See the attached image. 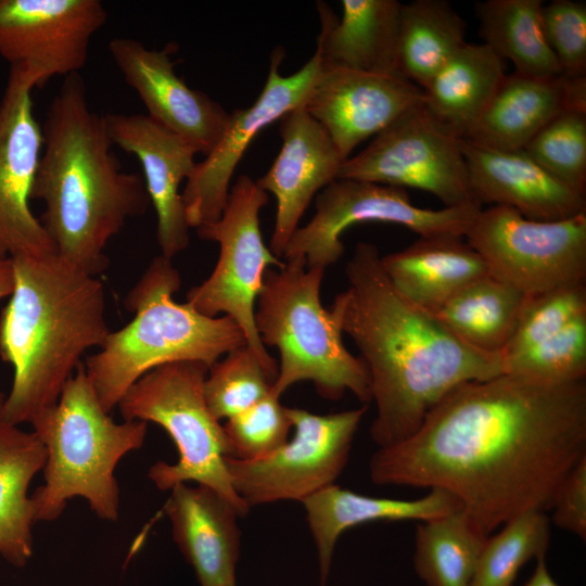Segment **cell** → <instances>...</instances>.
<instances>
[{"label": "cell", "instance_id": "cell-41", "mask_svg": "<svg viewBox=\"0 0 586 586\" xmlns=\"http://www.w3.org/2000/svg\"><path fill=\"white\" fill-rule=\"evenodd\" d=\"M14 288V272L11 258L0 259V300L12 294ZM5 395L0 393V408Z\"/></svg>", "mask_w": 586, "mask_h": 586}, {"label": "cell", "instance_id": "cell-38", "mask_svg": "<svg viewBox=\"0 0 586 586\" xmlns=\"http://www.w3.org/2000/svg\"><path fill=\"white\" fill-rule=\"evenodd\" d=\"M230 457L239 460L263 458L282 446L293 429L289 407L271 393L227 419L222 424Z\"/></svg>", "mask_w": 586, "mask_h": 586}, {"label": "cell", "instance_id": "cell-29", "mask_svg": "<svg viewBox=\"0 0 586 586\" xmlns=\"http://www.w3.org/2000/svg\"><path fill=\"white\" fill-rule=\"evenodd\" d=\"M466 22L446 0L402 4L396 72L423 89L466 43Z\"/></svg>", "mask_w": 586, "mask_h": 586}, {"label": "cell", "instance_id": "cell-30", "mask_svg": "<svg viewBox=\"0 0 586 586\" xmlns=\"http://www.w3.org/2000/svg\"><path fill=\"white\" fill-rule=\"evenodd\" d=\"M525 296L487 275L455 294L435 315L468 345L501 356L514 332Z\"/></svg>", "mask_w": 586, "mask_h": 586}, {"label": "cell", "instance_id": "cell-33", "mask_svg": "<svg viewBox=\"0 0 586 586\" xmlns=\"http://www.w3.org/2000/svg\"><path fill=\"white\" fill-rule=\"evenodd\" d=\"M501 526L487 537L470 586H511L531 559L546 557L550 542L547 512L530 510Z\"/></svg>", "mask_w": 586, "mask_h": 586}, {"label": "cell", "instance_id": "cell-21", "mask_svg": "<svg viewBox=\"0 0 586 586\" xmlns=\"http://www.w3.org/2000/svg\"><path fill=\"white\" fill-rule=\"evenodd\" d=\"M473 192L481 204L509 206L534 220L586 213V193L550 174L524 150H499L462 139Z\"/></svg>", "mask_w": 586, "mask_h": 586}, {"label": "cell", "instance_id": "cell-43", "mask_svg": "<svg viewBox=\"0 0 586 586\" xmlns=\"http://www.w3.org/2000/svg\"><path fill=\"white\" fill-rule=\"evenodd\" d=\"M228 586H235V584H233V585H228Z\"/></svg>", "mask_w": 586, "mask_h": 586}, {"label": "cell", "instance_id": "cell-18", "mask_svg": "<svg viewBox=\"0 0 586 586\" xmlns=\"http://www.w3.org/2000/svg\"><path fill=\"white\" fill-rule=\"evenodd\" d=\"M176 50L174 43L155 50L124 37L109 42L113 61L145 105L148 116L207 155L219 141L230 113L176 74L171 61Z\"/></svg>", "mask_w": 586, "mask_h": 586}, {"label": "cell", "instance_id": "cell-16", "mask_svg": "<svg viewBox=\"0 0 586 586\" xmlns=\"http://www.w3.org/2000/svg\"><path fill=\"white\" fill-rule=\"evenodd\" d=\"M106 18L99 0H0V55L38 87L78 74Z\"/></svg>", "mask_w": 586, "mask_h": 586}, {"label": "cell", "instance_id": "cell-11", "mask_svg": "<svg viewBox=\"0 0 586 586\" xmlns=\"http://www.w3.org/2000/svg\"><path fill=\"white\" fill-rule=\"evenodd\" d=\"M464 239L489 275L525 295L586 281V213L544 221L492 205L475 215Z\"/></svg>", "mask_w": 586, "mask_h": 586}, {"label": "cell", "instance_id": "cell-14", "mask_svg": "<svg viewBox=\"0 0 586 586\" xmlns=\"http://www.w3.org/2000/svg\"><path fill=\"white\" fill-rule=\"evenodd\" d=\"M282 48H275L265 86L255 102L234 110L214 149L195 164L181 192L190 228L219 219L227 203L234 169L253 139L268 125L303 106L320 71L316 53L297 72L282 76Z\"/></svg>", "mask_w": 586, "mask_h": 586}, {"label": "cell", "instance_id": "cell-6", "mask_svg": "<svg viewBox=\"0 0 586 586\" xmlns=\"http://www.w3.org/2000/svg\"><path fill=\"white\" fill-rule=\"evenodd\" d=\"M46 449L43 484L30 496L35 522L58 520L74 497L84 498L101 520L119 517L120 494L115 470L140 449L148 423H117L101 406L81 364L55 405L29 422Z\"/></svg>", "mask_w": 586, "mask_h": 586}, {"label": "cell", "instance_id": "cell-15", "mask_svg": "<svg viewBox=\"0 0 586 586\" xmlns=\"http://www.w3.org/2000/svg\"><path fill=\"white\" fill-rule=\"evenodd\" d=\"M34 76L11 67L0 102V259L46 257L54 244L29 206L43 148L34 114Z\"/></svg>", "mask_w": 586, "mask_h": 586}, {"label": "cell", "instance_id": "cell-3", "mask_svg": "<svg viewBox=\"0 0 586 586\" xmlns=\"http://www.w3.org/2000/svg\"><path fill=\"white\" fill-rule=\"evenodd\" d=\"M42 133L31 190V199L44 204L39 219L56 255L97 277L109 266V241L151 204L143 178L123 170L104 115L90 110L79 73L65 77Z\"/></svg>", "mask_w": 586, "mask_h": 586}, {"label": "cell", "instance_id": "cell-24", "mask_svg": "<svg viewBox=\"0 0 586 586\" xmlns=\"http://www.w3.org/2000/svg\"><path fill=\"white\" fill-rule=\"evenodd\" d=\"M402 4L397 0H342V16L339 18L330 5L318 1L320 33L315 53L320 64L397 75Z\"/></svg>", "mask_w": 586, "mask_h": 586}, {"label": "cell", "instance_id": "cell-1", "mask_svg": "<svg viewBox=\"0 0 586 586\" xmlns=\"http://www.w3.org/2000/svg\"><path fill=\"white\" fill-rule=\"evenodd\" d=\"M586 457V381L548 383L501 373L449 392L407 440L379 448L378 485L454 495L487 536L512 518L547 512Z\"/></svg>", "mask_w": 586, "mask_h": 586}, {"label": "cell", "instance_id": "cell-36", "mask_svg": "<svg viewBox=\"0 0 586 586\" xmlns=\"http://www.w3.org/2000/svg\"><path fill=\"white\" fill-rule=\"evenodd\" d=\"M523 150L558 179L586 193V109L562 112Z\"/></svg>", "mask_w": 586, "mask_h": 586}, {"label": "cell", "instance_id": "cell-28", "mask_svg": "<svg viewBox=\"0 0 586 586\" xmlns=\"http://www.w3.org/2000/svg\"><path fill=\"white\" fill-rule=\"evenodd\" d=\"M44 463L46 449L34 432L0 420V556L16 568L34 552L28 487Z\"/></svg>", "mask_w": 586, "mask_h": 586}, {"label": "cell", "instance_id": "cell-5", "mask_svg": "<svg viewBox=\"0 0 586 586\" xmlns=\"http://www.w3.org/2000/svg\"><path fill=\"white\" fill-rule=\"evenodd\" d=\"M181 278L171 259L158 255L125 297L132 320L111 331L85 369L103 409L111 413L141 377L176 361H201L211 367L221 355L246 344L228 316L208 317L174 294Z\"/></svg>", "mask_w": 586, "mask_h": 586}, {"label": "cell", "instance_id": "cell-23", "mask_svg": "<svg viewBox=\"0 0 586 586\" xmlns=\"http://www.w3.org/2000/svg\"><path fill=\"white\" fill-rule=\"evenodd\" d=\"M570 109H586V78L506 74L464 140L523 150L550 120Z\"/></svg>", "mask_w": 586, "mask_h": 586}, {"label": "cell", "instance_id": "cell-20", "mask_svg": "<svg viewBox=\"0 0 586 586\" xmlns=\"http://www.w3.org/2000/svg\"><path fill=\"white\" fill-rule=\"evenodd\" d=\"M282 145L257 186L277 201L270 251L282 257L310 201L337 179L344 162L323 127L298 106L280 119Z\"/></svg>", "mask_w": 586, "mask_h": 586}, {"label": "cell", "instance_id": "cell-26", "mask_svg": "<svg viewBox=\"0 0 586 586\" xmlns=\"http://www.w3.org/2000/svg\"><path fill=\"white\" fill-rule=\"evenodd\" d=\"M319 561L320 583L326 586L335 545L346 530L375 521H426L463 509L451 494L433 488L413 500L361 495L336 484L302 501Z\"/></svg>", "mask_w": 586, "mask_h": 586}, {"label": "cell", "instance_id": "cell-13", "mask_svg": "<svg viewBox=\"0 0 586 586\" xmlns=\"http://www.w3.org/2000/svg\"><path fill=\"white\" fill-rule=\"evenodd\" d=\"M482 208H422L415 205L407 191L368 181L336 179L323 188L315 200V214L291 237L282 258L306 259L307 268L326 270L344 253L342 233L361 222L402 225L419 237L466 234Z\"/></svg>", "mask_w": 586, "mask_h": 586}, {"label": "cell", "instance_id": "cell-17", "mask_svg": "<svg viewBox=\"0 0 586 586\" xmlns=\"http://www.w3.org/2000/svg\"><path fill=\"white\" fill-rule=\"evenodd\" d=\"M423 103V90L400 76L320 64L303 106L345 161L362 141Z\"/></svg>", "mask_w": 586, "mask_h": 586}, {"label": "cell", "instance_id": "cell-35", "mask_svg": "<svg viewBox=\"0 0 586 586\" xmlns=\"http://www.w3.org/2000/svg\"><path fill=\"white\" fill-rule=\"evenodd\" d=\"M504 373L548 383L586 378V314L531 348L504 359Z\"/></svg>", "mask_w": 586, "mask_h": 586}, {"label": "cell", "instance_id": "cell-19", "mask_svg": "<svg viewBox=\"0 0 586 586\" xmlns=\"http://www.w3.org/2000/svg\"><path fill=\"white\" fill-rule=\"evenodd\" d=\"M114 145L140 162L143 181L157 216L161 255L171 259L190 242L180 184L191 175L196 150L184 139L143 114L104 115Z\"/></svg>", "mask_w": 586, "mask_h": 586}, {"label": "cell", "instance_id": "cell-27", "mask_svg": "<svg viewBox=\"0 0 586 586\" xmlns=\"http://www.w3.org/2000/svg\"><path fill=\"white\" fill-rule=\"evenodd\" d=\"M506 74V61L486 44L466 42L422 89L424 106L464 139Z\"/></svg>", "mask_w": 586, "mask_h": 586}, {"label": "cell", "instance_id": "cell-39", "mask_svg": "<svg viewBox=\"0 0 586 586\" xmlns=\"http://www.w3.org/2000/svg\"><path fill=\"white\" fill-rule=\"evenodd\" d=\"M545 39L556 55L561 74L586 78V3L553 0L542 7Z\"/></svg>", "mask_w": 586, "mask_h": 586}, {"label": "cell", "instance_id": "cell-37", "mask_svg": "<svg viewBox=\"0 0 586 586\" xmlns=\"http://www.w3.org/2000/svg\"><path fill=\"white\" fill-rule=\"evenodd\" d=\"M586 314V281L526 295L502 360L518 355Z\"/></svg>", "mask_w": 586, "mask_h": 586}, {"label": "cell", "instance_id": "cell-10", "mask_svg": "<svg viewBox=\"0 0 586 586\" xmlns=\"http://www.w3.org/2000/svg\"><path fill=\"white\" fill-rule=\"evenodd\" d=\"M337 179L412 188L436 196L444 207L482 208L456 136L425 109H411L356 155L345 160Z\"/></svg>", "mask_w": 586, "mask_h": 586}, {"label": "cell", "instance_id": "cell-9", "mask_svg": "<svg viewBox=\"0 0 586 586\" xmlns=\"http://www.w3.org/2000/svg\"><path fill=\"white\" fill-rule=\"evenodd\" d=\"M268 200V193L251 177L237 178L219 219L196 228L201 239L219 244V256L209 277L189 290L186 302L205 316L222 313L234 320L275 383L278 362L255 327V303L264 273L285 264L266 246L262 235L259 213Z\"/></svg>", "mask_w": 586, "mask_h": 586}, {"label": "cell", "instance_id": "cell-7", "mask_svg": "<svg viewBox=\"0 0 586 586\" xmlns=\"http://www.w3.org/2000/svg\"><path fill=\"white\" fill-rule=\"evenodd\" d=\"M282 268H268L255 303V327L266 347L280 355L272 393L281 395L301 381L314 383L330 400L352 392L361 403L371 402L367 369L342 341V330L320 300L324 269L307 268L306 259L284 260Z\"/></svg>", "mask_w": 586, "mask_h": 586}, {"label": "cell", "instance_id": "cell-32", "mask_svg": "<svg viewBox=\"0 0 586 586\" xmlns=\"http://www.w3.org/2000/svg\"><path fill=\"white\" fill-rule=\"evenodd\" d=\"M463 509L417 526L413 565L428 586H470L487 539Z\"/></svg>", "mask_w": 586, "mask_h": 586}, {"label": "cell", "instance_id": "cell-22", "mask_svg": "<svg viewBox=\"0 0 586 586\" xmlns=\"http://www.w3.org/2000/svg\"><path fill=\"white\" fill-rule=\"evenodd\" d=\"M164 506L173 539L201 586L235 584L241 532L235 507L213 488L180 483Z\"/></svg>", "mask_w": 586, "mask_h": 586}, {"label": "cell", "instance_id": "cell-31", "mask_svg": "<svg viewBox=\"0 0 586 586\" xmlns=\"http://www.w3.org/2000/svg\"><path fill=\"white\" fill-rule=\"evenodd\" d=\"M542 0H485L475 4L480 36L514 73L532 77L562 75L542 25Z\"/></svg>", "mask_w": 586, "mask_h": 586}, {"label": "cell", "instance_id": "cell-42", "mask_svg": "<svg viewBox=\"0 0 586 586\" xmlns=\"http://www.w3.org/2000/svg\"><path fill=\"white\" fill-rule=\"evenodd\" d=\"M525 586H559L548 571L546 557L537 559L536 568Z\"/></svg>", "mask_w": 586, "mask_h": 586}, {"label": "cell", "instance_id": "cell-4", "mask_svg": "<svg viewBox=\"0 0 586 586\" xmlns=\"http://www.w3.org/2000/svg\"><path fill=\"white\" fill-rule=\"evenodd\" d=\"M14 288L0 315V357L14 370L0 420L18 425L52 407L84 354L111 330L103 283L59 255L11 258Z\"/></svg>", "mask_w": 586, "mask_h": 586}, {"label": "cell", "instance_id": "cell-40", "mask_svg": "<svg viewBox=\"0 0 586 586\" xmlns=\"http://www.w3.org/2000/svg\"><path fill=\"white\" fill-rule=\"evenodd\" d=\"M550 510L558 527L586 539V457L561 481Z\"/></svg>", "mask_w": 586, "mask_h": 586}, {"label": "cell", "instance_id": "cell-25", "mask_svg": "<svg viewBox=\"0 0 586 586\" xmlns=\"http://www.w3.org/2000/svg\"><path fill=\"white\" fill-rule=\"evenodd\" d=\"M394 288L416 306L435 314L470 283L489 275L477 251L458 234L419 237L409 246L381 256Z\"/></svg>", "mask_w": 586, "mask_h": 586}, {"label": "cell", "instance_id": "cell-12", "mask_svg": "<svg viewBox=\"0 0 586 586\" xmlns=\"http://www.w3.org/2000/svg\"><path fill=\"white\" fill-rule=\"evenodd\" d=\"M368 410L362 407L316 415L289 408L293 437L255 460L226 458L235 493L251 507L281 500L303 501L335 484L344 470L354 437Z\"/></svg>", "mask_w": 586, "mask_h": 586}, {"label": "cell", "instance_id": "cell-8", "mask_svg": "<svg viewBox=\"0 0 586 586\" xmlns=\"http://www.w3.org/2000/svg\"><path fill=\"white\" fill-rule=\"evenodd\" d=\"M208 368L201 361L154 368L130 386L117 407L124 421L156 423L174 442L178 460L157 461L148 472L158 489L189 482L205 485L227 498L243 517L250 508L235 493L227 470L229 443L204 398Z\"/></svg>", "mask_w": 586, "mask_h": 586}, {"label": "cell", "instance_id": "cell-34", "mask_svg": "<svg viewBox=\"0 0 586 586\" xmlns=\"http://www.w3.org/2000/svg\"><path fill=\"white\" fill-rule=\"evenodd\" d=\"M272 385L258 357L244 344L208 368L203 392L208 409L220 421L268 396Z\"/></svg>", "mask_w": 586, "mask_h": 586}, {"label": "cell", "instance_id": "cell-2", "mask_svg": "<svg viewBox=\"0 0 586 586\" xmlns=\"http://www.w3.org/2000/svg\"><path fill=\"white\" fill-rule=\"evenodd\" d=\"M345 273L347 288L330 310L367 369L377 408L370 436L379 448L410 437L458 385L504 373L500 355L473 348L435 314L404 297L375 245L359 242Z\"/></svg>", "mask_w": 586, "mask_h": 586}]
</instances>
